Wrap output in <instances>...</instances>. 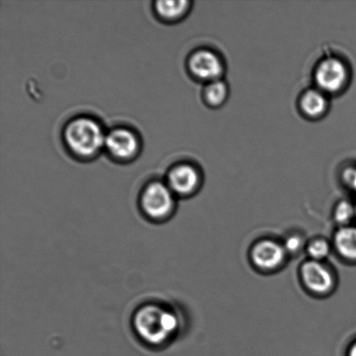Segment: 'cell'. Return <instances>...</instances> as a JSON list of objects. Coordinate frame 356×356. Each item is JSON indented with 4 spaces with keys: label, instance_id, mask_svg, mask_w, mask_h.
Returning <instances> with one entry per match:
<instances>
[{
    "label": "cell",
    "instance_id": "obj_15",
    "mask_svg": "<svg viewBox=\"0 0 356 356\" xmlns=\"http://www.w3.org/2000/svg\"><path fill=\"white\" fill-rule=\"evenodd\" d=\"M308 253L312 260L320 261L329 256L330 253V243L323 239L314 240L309 244Z\"/></svg>",
    "mask_w": 356,
    "mask_h": 356
},
{
    "label": "cell",
    "instance_id": "obj_17",
    "mask_svg": "<svg viewBox=\"0 0 356 356\" xmlns=\"http://www.w3.org/2000/svg\"><path fill=\"white\" fill-rule=\"evenodd\" d=\"M343 178L344 183L348 185L351 190L356 192V168L355 167H350L344 170L343 173Z\"/></svg>",
    "mask_w": 356,
    "mask_h": 356
},
{
    "label": "cell",
    "instance_id": "obj_12",
    "mask_svg": "<svg viewBox=\"0 0 356 356\" xmlns=\"http://www.w3.org/2000/svg\"><path fill=\"white\" fill-rule=\"evenodd\" d=\"M229 86L225 80L218 79L208 83L204 90V99L209 107L219 108L223 106L228 99Z\"/></svg>",
    "mask_w": 356,
    "mask_h": 356
},
{
    "label": "cell",
    "instance_id": "obj_10",
    "mask_svg": "<svg viewBox=\"0 0 356 356\" xmlns=\"http://www.w3.org/2000/svg\"><path fill=\"white\" fill-rule=\"evenodd\" d=\"M298 106L305 118L312 120H320L329 111V96L316 87L307 90L300 97Z\"/></svg>",
    "mask_w": 356,
    "mask_h": 356
},
{
    "label": "cell",
    "instance_id": "obj_16",
    "mask_svg": "<svg viewBox=\"0 0 356 356\" xmlns=\"http://www.w3.org/2000/svg\"><path fill=\"white\" fill-rule=\"evenodd\" d=\"M302 246V240L298 236H291L286 239L284 243V249L286 252H298Z\"/></svg>",
    "mask_w": 356,
    "mask_h": 356
},
{
    "label": "cell",
    "instance_id": "obj_19",
    "mask_svg": "<svg viewBox=\"0 0 356 356\" xmlns=\"http://www.w3.org/2000/svg\"><path fill=\"white\" fill-rule=\"evenodd\" d=\"M355 218H356V204H355Z\"/></svg>",
    "mask_w": 356,
    "mask_h": 356
},
{
    "label": "cell",
    "instance_id": "obj_6",
    "mask_svg": "<svg viewBox=\"0 0 356 356\" xmlns=\"http://www.w3.org/2000/svg\"><path fill=\"white\" fill-rule=\"evenodd\" d=\"M104 148L113 159L127 161L134 158L139 149L137 135L127 128H116L108 132Z\"/></svg>",
    "mask_w": 356,
    "mask_h": 356
},
{
    "label": "cell",
    "instance_id": "obj_8",
    "mask_svg": "<svg viewBox=\"0 0 356 356\" xmlns=\"http://www.w3.org/2000/svg\"><path fill=\"white\" fill-rule=\"evenodd\" d=\"M301 275L306 287L316 294H325L333 288L332 274L319 261H305L302 265Z\"/></svg>",
    "mask_w": 356,
    "mask_h": 356
},
{
    "label": "cell",
    "instance_id": "obj_9",
    "mask_svg": "<svg viewBox=\"0 0 356 356\" xmlns=\"http://www.w3.org/2000/svg\"><path fill=\"white\" fill-rule=\"evenodd\" d=\"M286 250L281 244L271 240L258 242L251 250V259L258 268L274 270L284 261Z\"/></svg>",
    "mask_w": 356,
    "mask_h": 356
},
{
    "label": "cell",
    "instance_id": "obj_1",
    "mask_svg": "<svg viewBox=\"0 0 356 356\" xmlns=\"http://www.w3.org/2000/svg\"><path fill=\"white\" fill-rule=\"evenodd\" d=\"M106 137L101 125L87 117L69 122L64 131L65 142L70 151L83 159L97 155L104 147Z\"/></svg>",
    "mask_w": 356,
    "mask_h": 356
},
{
    "label": "cell",
    "instance_id": "obj_5",
    "mask_svg": "<svg viewBox=\"0 0 356 356\" xmlns=\"http://www.w3.org/2000/svg\"><path fill=\"white\" fill-rule=\"evenodd\" d=\"M174 199L168 185L154 181L146 187L142 195V206L146 214L153 218H162L172 211Z\"/></svg>",
    "mask_w": 356,
    "mask_h": 356
},
{
    "label": "cell",
    "instance_id": "obj_2",
    "mask_svg": "<svg viewBox=\"0 0 356 356\" xmlns=\"http://www.w3.org/2000/svg\"><path fill=\"white\" fill-rule=\"evenodd\" d=\"M135 329L139 336L151 344H161L177 329V318L172 312L156 305L144 307L136 314Z\"/></svg>",
    "mask_w": 356,
    "mask_h": 356
},
{
    "label": "cell",
    "instance_id": "obj_18",
    "mask_svg": "<svg viewBox=\"0 0 356 356\" xmlns=\"http://www.w3.org/2000/svg\"><path fill=\"white\" fill-rule=\"evenodd\" d=\"M348 356H356V343L353 344V346L350 348V353Z\"/></svg>",
    "mask_w": 356,
    "mask_h": 356
},
{
    "label": "cell",
    "instance_id": "obj_4",
    "mask_svg": "<svg viewBox=\"0 0 356 356\" xmlns=\"http://www.w3.org/2000/svg\"><path fill=\"white\" fill-rule=\"evenodd\" d=\"M188 68L195 79L206 83L222 79L225 65L221 56L209 49H200L188 58Z\"/></svg>",
    "mask_w": 356,
    "mask_h": 356
},
{
    "label": "cell",
    "instance_id": "obj_14",
    "mask_svg": "<svg viewBox=\"0 0 356 356\" xmlns=\"http://www.w3.org/2000/svg\"><path fill=\"white\" fill-rule=\"evenodd\" d=\"M355 216V206L350 202L343 200L338 202L336 209L334 211V221L339 225L347 226Z\"/></svg>",
    "mask_w": 356,
    "mask_h": 356
},
{
    "label": "cell",
    "instance_id": "obj_11",
    "mask_svg": "<svg viewBox=\"0 0 356 356\" xmlns=\"http://www.w3.org/2000/svg\"><path fill=\"white\" fill-rule=\"evenodd\" d=\"M334 243L341 257L356 260V227H341L334 235Z\"/></svg>",
    "mask_w": 356,
    "mask_h": 356
},
{
    "label": "cell",
    "instance_id": "obj_3",
    "mask_svg": "<svg viewBox=\"0 0 356 356\" xmlns=\"http://www.w3.org/2000/svg\"><path fill=\"white\" fill-rule=\"evenodd\" d=\"M350 76L346 62L337 57L323 59L314 72L316 88L327 96L343 92L350 83Z\"/></svg>",
    "mask_w": 356,
    "mask_h": 356
},
{
    "label": "cell",
    "instance_id": "obj_13",
    "mask_svg": "<svg viewBox=\"0 0 356 356\" xmlns=\"http://www.w3.org/2000/svg\"><path fill=\"white\" fill-rule=\"evenodd\" d=\"M191 2L181 1H156L155 10L162 19L176 21L183 17L191 9Z\"/></svg>",
    "mask_w": 356,
    "mask_h": 356
},
{
    "label": "cell",
    "instance_id": "obj_7",
    "mask_svg": "<svg viewBox=\"0 0 356 356\" xmlns=\"http://www.w3.org/2000/svg\"><path fill=\"white\" fill-rule=\"evenodd\" d=\"M200 184V172L191 163H180L170 170L168 186L174 193L181 195H191L194 193Z\"/></svg>",
    "mask_w": 356,
    "mask_h": 356
}]
</instances>
